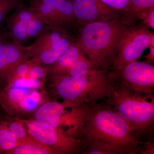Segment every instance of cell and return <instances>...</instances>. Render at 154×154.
<instances>
[{"mask_svg":"<svg viewBox=\"0 0 154 154\" xmlns=\"http://www.w3.org/2000/svg\"><path fill=\"white\" fill-rule=\"evenodd\" d=\"M6 154H57L53 150L38 142L19 145Z\"/></svg>","mask_w":154,"mask_h":154,"instance_id":"cell-18","label":"cell"},{"mask_svg":"<svg viewBox=\"0 0 154 154\" xmlns=\"http://www.w3.org/2000/svg\"><path fill=\"white\" fill-rule=\"evenodd\" d=\"M128 28L118 18L91 22L82 25L76 42L96 69L110 72Z\"/></svg>","mask_w":154,"mask_h":154,"instance_id":"cell-2","label":"cell"},{"mask_svg":"<svg viewBox=\"0 0 154 154\" xmlns=\"http://www.w3.org/2000/svg\"><path fill=\"white\" fill-rule=\"evenodd\" d=\"M137 19L143 20L145 25L154 29V7L146 10L139 15Z\"/></svg>","mask_w":154,"mask_h":154,"instance_id":"cell-25","label":"cell"},{"mask_svg":"<svg viewBox=\"0 0 154 154\" xmlns=\"http://www.w3.org/2000/svg\"><path fill=\"white\" fill-rule=\"evenodd\" d=\"M25 48L30 58L38 60L44 66L54 63L75 41L68 31L48 25Z\"/></svg>","mask_w":154,"mask_h":154,"instance_id":"cell-5","label":"cell"},{"mask_svg":"<svg viewBox=\"0 0 154 154\" xmlns=\"http://www.w3.org/2000/svg\"><path fill=\"white\" fill-rule=\"evenodd\" d=\"M6 22L7 31L12 41L20 45H23L29 41L26 28L14 13L7 17Z\"/></svg>","mask_w":154,"mask_h":154,"instance_id":"cell-15","label":"cell"},{"mask_svg":"<svg viewBox=\"0 0 154 154\" xmlns=\"http://www.w3.org/2000/svg\"><path fill=\"white\" fill-rule=\"evenodd\" d=\"M148 27L144 26L128 28L122 39L116 58L110 72L116 78L127 64L136 60L149 47L154 33L150 32Z\"/></svg>","mask_w":154,"mask_h":154,"instance_id":"cell-7","label":"cell"},{"mask_svg":"<svg viewBox=\"0 0 154 154\" xmlns=\"http://www.w3.org/2000/svg\"><path fill=\"white\" fill-rule=\"evenodd\" d=\"M10 36L7 30H4L0 29V48L5 43L10 41Z\"/></svg>","mask_w":154,"mask_h":154,"instance_id":"cell-28","label":"cell"},{"mask_svg":"<svg viewBox=\"0 0 154 154\" xmlns=\"http://www.w3.org/2000/svg\"><path fill=\"white\" fill-rule=\"evenodd\" d=\"M48 73L47 66H42V64L36 65L32 67L26 77L36 79L45 80Z\"/></svg>","mask_w":154,"mask_h":154,"instance_id":"cell-24","label":"cell"},{"mask_svg":"<svg viewBox=\"0 0 154 154\" xmlns=\"http://www.w3.org/2000/svg\"><path fill=\"white\" fill-rule=\"evenodd\" d=\"M22 3V0H0V29L12 11Z\"/></svg>","mask_w":154,"mask_h":154,"instance_id":"cell-23","label":"cell"},{"mask_svg":"<svg viewBox=\"0 0 154 154\" xmlns=\"http://www.w3.org/2000/svg\"><path fill=\"white\" fill-rule=\"evenodd\" d=\"M141 154H154V138L148 139L143 142L142 145Z\"/></svg>","mask_w":154,"mask_h":154,"instance_id":"cell-27","label":"cell"},{"mask_svg":"<svg viewBox=\"0 0 154 154\" xmlns=\"http://www.w3.org/2000/svg\"><path fill=\"white\" fill-rule=\"evenodd\" d=\"M101 1L109 6L118 11H124L126 9L128 3V0H101Z\"/></svg>","mask_w":154,"mask_h":154,"instance_id":"cell-26","label":"cell"},{"mask_svg":"<svg viewBox=\"0 0 154 154\" xmlns=\"http://www.w3.org/2000/svg\"><path fill=\"white\" fill-rule=\"evenodd\" d=\"M38 64H41L39 61L34 58H30L20 64L15 69L7 84L18 79L26 77L32 67Z\"/></svg>","mask_w":154,"mask_h":154,"instance_id":"cell-21","label":"cell"},{"mask_svg":"<svg viewBox=\"0 0 154 154\" xmlns=\"http://www.w3.org/2000/svg\"><path fill=\"white\" fill-rule=\"evenodd\" d=\"M30 6L47 25L68 31L76 22L72 0H29Z\"/></svg>","mask_w":154,"mask_h":154,"instance_id":"cell-9","label":"cell"},{"mask_svg":"<svg viewBox=\"0 0 154 154\" xmlns=\"http://www.w3.org/2000/svg\"><path fill=\"white\" fill-rule=\"evenodd\" d=\"M104 102L125 120L141 140L153 137V94L138 93L114 78Z\"/></svg>","mask_w":154,"mask_h":154,"instance_id":"cell-3","label":"cell"},{"mask_svg":"<svg viewBox=\"0 0 154 154\" xmlns=\"http://www.w3.org/2000/svg\"><path fill=\"white\" fill-rule=\"evenodd\" d=\"M83 54H84L76 42H73L54 63L47 66L48 74H63Z\"/></svg>","mask_w":154,"mask_h":154,"instance_id":"cell-14","label":"cell"},{"mask_svg":"<svg viewBox=\"0 0 154 154\" xmlns=\"http://www.w3.org/2000/svg\"><path fill=\"white\" fill-rule=\"evenodd\" d=\"M30 58L24 45L13 41L4 45L0 48V83L6 85L16 68Z\"/></svg>","mask_w":154,"mask_h":154,"instance_id":"cell-13","label":"cell"},{"mask_svg":"<svg viewBox=\"0 0 154 154\" xmlns=\"http://www.w3.org/2000/svg\"><path fill=\"white\" fill-rule=\"evenodd\" d=\"M72 104L65 101H46L34 111L32 119L54 127H69V131L73 124L74 119L72 108L69 112L66 109Z\"/></svg>","mask_w":154,"mask_h":154,"instance_id":"cell-11","label":"cell"},{"mask_svg":"<svg viewBox=\"0 0 154 154\" xmlns=\"http://www.w3.org/2000/svg\"><path fill=\"white\" fill-rule=\"evenodd\" d=\"M94 69H96L91 61L83 54L63 74L60 75H66L75 77L84 76Z\"/></svg>","mask_w":154,"mask_h":154,"instance_id":"cell-17","label":"cell"},{"mask_svg":"<svg viewBox=\"0 0 154 154\" xmlns=\"http://www.w3.org/2000/svg\"><path fill=\"white\" fill-rule=\"evenodd\" d=\"M21 144L16 135L9 129L5 122L0 124V153L7 152Z\"/></svg>","mask_w":154,"mask_h":154,"instance_id":"cell-16","label":"cell"},{"mask_svg":"<svg viewBox=\"0 0 154 154\" xmlns=\"http://www.w3.org/2000/svg\"><path fill=\"white\" fill-rule=\"evenodd\" d=\"M21 120L28 133L34 139L52 149L57 154L81 153L79 142L63 128L54 127L32 119Z\"/></svg>","mask_w":154,"mask_h":154,"instance_id":"cell-6","label":"cell"},{"mask_svg":"<svg viewBox=\"0 0 154 154\" xmlns=\"http://www.w3.org/2000/svg\"><path fill=\"white\" fill-rule=\"evenodd\" d=\"M5 123L8 127L9 129L16 135L21 144L30 143L38 142L28 133L22 123L21 119L17 118L15 120L9 122H5Z\"/></svg>","mask_w":154,"mask_h":154,"instance_id":"cell-20","label":"cell"},{"mask_svg":"<svg viewBox=\"0 0 154 154\" xmlns=\"http://www.w3.org/2000/svg\"><path fill=\"white\" fill-rule=\"evenodd\" d=\"M69 134L85 154H140L143 142L125 120L104 101L74 104Z\"/></svg>","mask_w":154,"mask_h":154,"instance_id":"cell-1","label":"cell"},{"mask_svg":"<svg viewBox=\"0 0 154 154\" xmlns=\"http://www.w3.org/2000/svg\"><path fill=\"white\" fill-rule=\"evenodd\" d=\"M154 7V0H128L126 9L124 10L128 14L130 21L137 17L143 12Z\"/></svg>","mask_w":154,"mask_h":154,"instance_id":"cell-19","label":"cell"},{"mask_svg":"<svg viewBox=\"0 0 154 154\" xmlns=\"http://www.w3.org/2000/svg\"><path fill=\"white\" fill-rule=\"evenodd\" d=\"M54 94L73 104L104 101L114 78L110 71L94 69L86 75H48Z\"/></svg>","mask_w":154,"mask_h":154,"instance_id":"cell-4","label":"cell"},{"mask_svg":"<svg viewBox=\"0 0 154 154\" xmlns=\"http://www.w3.org/2000/svg\"><path fill=\"white\" fill-rule=\"evenodd\" d=\"M115 78L138 93L153 94L154 66L150 63L134 61L126 65Z\"/></svg>","mask_w":154,"mask_h":154,"instance_id":"cell-10","label":"cell"},{"mask_svg":"<svg viewBox=\"0 0 154 154\" xmlns=\"http://www.w3.org/2000/svg\"><path fill=\"white\" fill-rule=\"evenodd\" d=\"M42 81L45 80L25 77L8 83L6 85L14 88H28L37 90L41 89L43 87L44 82Z\"/></svg>","mask_w":154,"mask_h":154,"instance_id":"cell-22","label":"cell"},{"mask_svg":"<svg viewBox=\"0 0 154 154\" xmlns=\"http://www.w3.org/2000/svg\"><path fill=\"white\" fill-rule=\"evenodd\" d=\"M72 2L75 18L81 25L118 18V10L110 8L101 0H72Z\"/></svg>","mask_w":154,"mask_h":154,"instance_id":"cell-12","label":"cell"},{"mask_svg":"<svg viewBox=\"0 0 154 154\" xmlns=\"http://www.w3.org/2000/svg\"><path fill=\"white\" fill-rule=\"evenodd\" d=\"M150 51L148 54L146 55L144 57L145 58V62L151 63H154V46L150 45L149 46Z\"/></svg>","mask_w":154,"mask_h":154,"instance_id":"cell-29","label":"cell"},{"mask_svg":"<svg viewBox=\"0 0 154 154\" xmlns=\"http://www.w3.org/2000/svg\"><path fill=\"white\" fill-rule=\"evenodd\" d=\"M43 98L36 89L7 85L0 88V106L11 116H25L33 113L45 102Z\"/></svg>","mask_w":154,"mask_h":154,"instance_id":"cell-8","label":"cell"}]
</instances>
